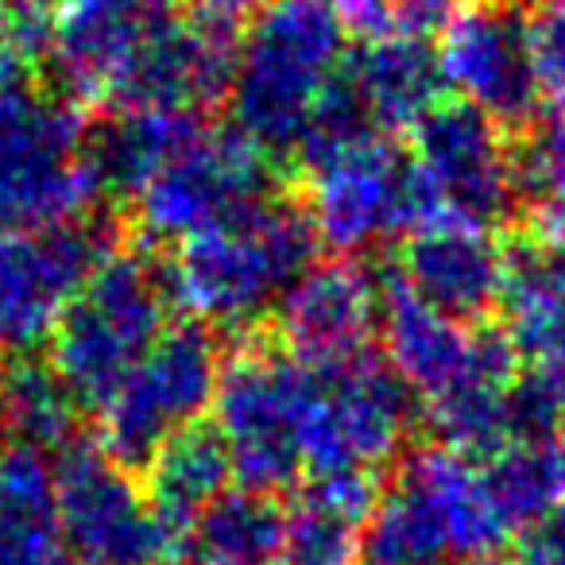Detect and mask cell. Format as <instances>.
<instances>
[{"instance_id": "obj_1", "label": "cell", "mask_w": 565, "mask_h": 565, "mask_svg": "<svg viewBox=\"0 0 565 565\" xmlns=\"http://www.w3.org/2000/svg\"><path fill=\"white\" fill-rule=\"evenodd\" d=\"M345 20L315 0H267L233 51L225 102L264 156H299L341 97Z\"/></svg>"}, {"instance_id": "obj_2", "label": "cell", "mask_w": 565, "mask_h": 565, "mask_svg": "<svg viewBox=\"0 0 565 565\" xmlns=\"http://www.w3.org/2000/svg\"><path fill=\"white\" fill-rule=\"evenodd\" d=\"M315 252L307 210L264 194L174 244L167 291L202 326H248L315 264Z\"/></svg>"}, {"instance_id": "obj_3", "label": "cell", "mask_w": 565, "mask_h": 565, "mask_svg": "<svg viewBox=\"0 0 565 565\" xmlns=\"http://www.w3.org/2000/svg\"><path fill=\"white\" fill-rule=\"evenodd\" d=\"M89 120L74 97L17 82L0 94V225L51 228L102 202Z\"/></svg>"}, {"instance_id": "obj_4", "label": "cell", "mask_w": 565, "mask_h": 565, "mask_svg": "<svg viewBox=\"0 0 565 565\" xmlns=\"http://www.w3.org/2000/svg\"><path fill=\"white\" fill-rule=\"evenodd\" d=\"M167 275L143 252H105L47 341L51 369L78 407H102L105 395L167 330Z\"/></svg>"}, {"instance_id": "obj_5", "label": "cell", "mask_w": 565, "mask_h": 565, "mask_svg": "<svg viewBox=\"0 0 565 565\" xmlns=\"http://www.w3.org/2000/svg\"><path fill=\"white\" fill-rule=\"evenodd\" d=\"M307 167V217L318 244L341 256L380 248L395 236L434 221L426 182L407 148L387 132L361 125L302 151Z\"/></svg>"}, {"instance_id": "obj_6", "label": "cell", "mask_w": 565, "mask_h": 565, "mask_svg": "<svg viewBox=\"0 0 565 565\" xmlns=\"http://www.w3.org/2000/svg\"><path fill=\"white\" fill-rule=\"evenodd\" d=\"M415 392L369 349L307 364L302 472H380L407 446Z\"/></svg>"}, {"instance_id": "obj_7", "label": "cell", "mask_w": 565, "mask_h": 565, "mask_svg": "<svg viewBox=\"0 0 565 565\" xmlns=\"http://www.w3.org/2000/svg\"><path fill=\"white\" fill-rule=\"evenodd\" d=\"M302 403H307V361L287 349L241 345L221 364L213 395V430L233 465L241 488L271 492L302 472Z\"/></svg>"}, {"instance_id": "obj_8", "label": "cell", "mask_w": 565, "mask_h": 565, "mask_svg": "<svg viewBox=\"0 0 565 565\" xmlns=\"http://www.w3.org/2000/svg\"><path fill=\"white\" fill-rule=\"evenodd\" d=\"M217 380L213 333L202 322L167 326L97 407V446L128 469L143 465L171 434L210 415Z\"/></svg>"}, {"instance_id": "obj_9", "label": "cell", "mask_w": 565, "mask_h": 565, "mask_svg": "<svg viewBox=\"0 0 565 565\" xmlns=\"http://www.w3.org/2000/svg\"><path fill=\"white\" fill-rule=\"evenodd\" d=\"M113 248L89 217L51 228L0 233V356H32L47 345L86 275Z\"/></svg>"}, {"instance_id": "obj_10", "label": "cell", "mask_w": 565, "mask_h": 565, "mask_svg": "<svg viewBox=\"0 0 565 565\" xmlns=\"http://www.w3.org/2000/svg\"><path fill=\"white\" fill-rule=\"evenodd\" d=\"M418 174L434 217L492 228L519 205V159L503 143V128L465 102H438L415 128Z\"/></svg>"}, {"instance_id": "obj_11", "label": "cell", "mask_w": 565, "mask_h": 565, "mask_svg": "<svg viewBox=\"0 0 565 565\" xmlns=\"http://www.w3.org/2000/svg\"><path fill=\"white\" fill-rule=\"evenodd\" d=\"M63 546L82 565H156L167 557L148 492L102 446L71 441L55 461Z\"/></svg>"}, {"instance_id": "obj_12", "label": "cell", "mask_w": 565, "mask_h": 565, "mask_svg": "<svg viewBox=\"0 0 565 565\" xmlns=\"http://www.w3.org/2000/svg\"><path fill=\"white\" fill-rule=\"evenodd\" d=\"M271 190V156L241 132L198 128L159 174L132 198L140 228L156 241H186L190 233L228 217Z\"/></svg>"}, {"instance_id": "obj_13", "label": "cell", "mask_w": 565, "mask_h": 565, "mask_svg": "<svg viewBox=\"0 0 565 565\" xmlns=\"http://www.w3.org/2000/svg\"><path fill=\"white\" fill-rule=\"evenodd\" d=\"M438 71L457 102L484 113L500 128H526L542 109L531 51V20L515 4L484 0L446 20Z\"/></svg>"}, {"instance_id": "obj_14", "label": "cell", "mask_w": 565, "mask_h": 565, "mask_svg": "<svg viewBox=\"0 0 565 565\" xmlns=\"http://www.w3.org/2000/svg\"><path fill=\"white\" fill-rule=\"evenodd\" d=\"M174 17V0H58L47 47L66 97L109 105L128 66Z\"/></svg>"}, {"instance_id": "obj_15", "label": "cell", "mask_w": 565, "mask_h": 565, "mask_svg": "<svg viewBox=\"0 0 565 565\" xmlns=\"http://www.w3.org/2000/svg\"><path fill=\"white\" fill-rule=\"evenodd\" d=\"M384 315V282L353 256L310 264L275 302L282 349L307 364L345 361L369 349Z\"/></svg>"}, {"instance_id": "obj_16", "label": "cell", "mask_w": 565, "mask_h": 565, "mask_svg": "<svg viewBox=\"0 0 565 565\" xmlns=\"http://www.w3.org/2000/svg\"><path fill=\"white\" fill-rule=\"evenodd\" d=\"M233 40L225 24L198 17H174L143 55L128 66L109 105L117 109H167L202 113L225 102L228 74H233Z\"/></svg>"}, {"instance_id": "obj_17", "label": "cell", "mask_w": 565, "mask_h": 565, "mask_svg": "<svg viewBox=\"0 0 565 565\" xmlns=\"http://www.w3.org/2000/svg\"><path fill=\"white\" fill-rule=\"evenodd\" d=\"M407 236L395 279L411 295L457 322H480L500 307L508 252L492 241V228L434 217Z\"/></svg>"}, {"instance_id": "obj_18", "label": "cell", "mask_w": 565, "mask_h": 565, "mask_svg": "<svg viewBox=\"0 0 565 565\" xmlns=\"http://www.w3.org/2000/svg\"><path fill=\"white\" fill-rule=\"evenodd\" d=\"M345 89L356 113L376 132L415 128L446 94L438 51L415 28H387L345 55Z\"/></svg>"}, {"instance_id": "obj_19", "label": "cell", "mask_w": 565, "mask_h": 565, "mask_svg": "<svg viewBox=\"0 0 565 565\" xmlns=\"http://www.w3.org/2000/svg\"><path fill=\"white\" fill-rule=\"evenodd\" d=\"M380 330H384L387 364L423 399H434L461 376H469L492 345V330H477L472 322L441 315L430 302L411 295L399 279L384 282Z\"/></svg>"}, {"instance_id": "obj_20", "label": "cell", "mask_w": 565, "mask_h": 565, "mask_svg": "<svg viewBox=\"0 0 565 565\" xmlns=\"http://www.w3.org/2000/svg\"><path fill=\"white\" fill-rule=\"evenodd\" d=\"M376 500V472H315L282 511L275 565H361V534Z\"/></svg>"}, {"instance_id": "obj_21", "label": "cell", "mask_w": 565, "mask_h": 565, "mask_svg": "<svg viewBox=\"0 0 565 565\" xmlns=\"http://www.w3.org/2000/svg\"><path fill=\"white\" fill-rule=\"evenodd\" d=\"M403 480L423 495L430 515L438 519L449 554L465 557V562L480 554H495V546L511 534L508 515L488 484L484 461H477V457L441 446V441L423 446L407 461Z\"/></svg>"}, {"instance_id": "obj_22", "label": "cell", "mask_w": 565, "mask_h": 565, "mask_svg": "<svg viewBox=\"0 0 565 565\" xmlns=\"http://www.w3.org/2000/svg\"><path fill=\"white\" fill-rule=\"evenodd\" d=\"M143 469H148L143 492L163 534L167 557H186L194 523L221 492H228V480H233L225 446L210 423H194L171 434L143 461Z\"/></svg>"}, {"instance_id": "obj_23", "label": "cell", "mask_w": 565, "mask_h": 565, "mask_svg": "<svg viewBox=\"0 0 565 565\" xmlns=\"http://www.w3.org/2000/svg\"><path fill=\"white\" fill-rule=\"evenodd\" d=\"M66 554L58 531L55 465L43 449H0V565H51Z\"/></svg>"}, {"instance_id": "obj_24", "label": "cell", "mask_w": 565, "mask_h": 565, "mask_svg": "<svg viewBox=\"0 0 565 565\" xmlns=\"http://www.w3.org/2000/svg\"><path fill=\"white\" fill-rule=\"evenodd\" d=\"M202 128L194 113L167 109H117V117L89 136V156L105 198L132 202L143 186L159 174V167Z\"/></svg>"}, {"instance_id": "obj_25", "label": "cell", "mask_w": 565, "mask_h": 565, "mask_svg": "<svg viewBox=\"0 0 565 565\" xmlns=\"http://www.w3.org/2000/svg\"><path fill=\"white\" fill-rule=\"evenodd\" d=\"M282 539V508L271 492L228 488L221 492L190 534V565H275Z\"/></svg>"}, {"instance_id": "obj_26", "label": "cell", "mask_w": 565, "mask_h": 565, "mask_svg": "<svg viewBox=\"0 0 565 565\" xmlns=\"http://www.w3.org/2000/svg\"><path fill=\"white\" fill-rule=\"evenodd\" d=\"M78 399L66 392L55 369L35 356H12V369L0 372V426L20 446L58 454L74 441Z\"/></svg>"}, {"instance_id": "obj_27", "label": "cell", "mask_w": 565, "mask_h": 565, "mask_svg": "<svg viewBox=\"0 0 565 565\" xmlns=\"http://www.w3.org/2000/svg\"><path fill=\"white\" fill-rule=\"evenodd\" d=\"M446 557V534L407 480L380 492L361 534V565H441Z\"/></svg>"}, {"instance_id": "obj_28", "label": "cell", "mask_w": 565, "mask_h": 565, "mask_svg": "<svg viewBox=\"0 0 565 565\" xmlns=\"http://www.w3.org/2000/svg\"><path fill=\"white\" fill-rule=\"evenodd\" d=\"M531 51L542 105L565 125V0H546V9L531 20Z\"/></svg>"}, {"instance_id": "obj_29", "label": "cell", "mask_w": 565, "mask_h": 565, "mask_svg": "<svg viewBox=\"0 0 565 565\" xmlns=\"http://www.w3.org/2000/svg\"><path fill=\"white\" fill-rule=\"evenodd\" d=\"M519 565H565V500L534 511L515 526Z\"/></svg>"}, {"instance_id": "obj_30", "label": "cell", "mask_w": 565, "mask_h": 565, "mask_svg": "<svg viewBox=\"0 0 565 565\" xmlns=\"http://www.w3.org/2000/svg\"><path fill=\"white\" fill-rule=\"evenodd\" d=\"M55 9L58 0H0V32L24 55H35L47 43V17Z\"/></svg>"}, {"instance_id": "obj_31", "label": "cell", "mask_w": 565, "mask_h": 565, "mask_svg": "<svg viewBox=\"0 0 565 565\" xmlns=\"http://www.w3.org/2000/svg\"><path fill=\"white\" fill-rule=\"evenodd\" d=\"M395 12H399L403 28H415V32H426V28H438L446 20H454L457 12L477 9L484 0H392Z\"/></svg>"}, {"instance_id": "obj_32", "label": "cell", "mask_w": 565, "mask_h": 565, "mask_svg": "<svg viewBox=\"0 0 565 565\" xmlns=\"http://www.w3.org/2000/svg\"><path fill=\"white\" fill-rule=\"evenodd\" d=\"M174 4H186L190 17L228 28V24H236V20H248L252 12H259L267 0H174Z\"/></svg>"}, {"instance_id": "obj_33", "label": "cell", "mask_w": 565, "mask_h": 565, "mask_svg": "<svg viewBox=\"0 0 565 565\" xmlns=\"http://www.w3.org/2000/svg\"><path fill=\"white\" fill-rule=\"evenodd\" d=\"M315 4L330 9L345 24H380V17L392 9V0H315Z\"/></svg>"}, {"instance_id": "obj_34", "label": "cell", "mask_w": 565, "mask_h": 565, "mask_svg": "<svg viewBox=\"0 0 565 565\" xmlns=\"http://www.w3.org/2000/svg\"><path fill=\"white\" fill-rule=\"evenodd\" d=\"M32 55H24V51L17 47V43L9 40V35L0 32V94L9 86H17V82H24V63Z\"/></svg>"}, {"instance_id": "obj_35", "label": "cell", "mask_w": 565, "mask_h": 565, "mask_svg": "<svg viewBox=\"0 0 565 565\" xmlns=\"http://www.w3.org/2000/svg\"><path fill=\"white\" fill-rule=\"evenodd\" d=\"M469 565H519L515 557H500V554H480V557H469Z\"/></svg>"}]
</instances>
